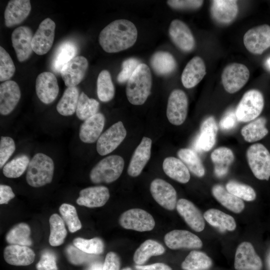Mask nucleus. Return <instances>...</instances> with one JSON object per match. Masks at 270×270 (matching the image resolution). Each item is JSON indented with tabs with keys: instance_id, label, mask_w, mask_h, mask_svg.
Returning a JSON list of instances; mask_svg holds the SVG:
<instances>
[{
	"instance_id": "4c0bfd02",
	"label": "nucleus",
	"mask_w": 270,
	"mask_h": 270,
	"mask_svg": "<svg viewBox=\"0 0 270 270\" xmlns=\"http://www.w3.org/2000/svg\"><path fill=\"white\" fill-rule=\"evenodd\" d=\"M76 48L72 42H66L62 44L56 50L52 60V68L56 72H60L64 66L74 58Z\"/></svg>"
},
{
	"instance_id": "a19ab883",
	"label": "nucleus",
	"mask_w": 270,
	"mask_h": 270,
	"mask_svg": "<svg viewBox=\"0 0 270 270\" xmlns=\"http://www.w3.org/2000/svg\"><path fill=\"white\" fill-rule=\"evenodd\" d=\"M212 266V259L204 252L192 250L182 264L184 270H206Z\"/></svg>"
},
{
	"instance_id": "a211bd4d",
	"label": "nucleus",
	"mask_w": 270,
	"mask_h": 270,
	"mask_svg": "<svg viewBox=\"0 0 270 270\" xmlns=\"http://www.w3.org/2000/svg\"><path fill=\"white\" fill-rule=\"evenodd\" d=\"M36 91L39 100L50 104L56 98L59 92L57 79L54 74L46 72L40 74L36 82Z\"/></svg>"
},
{
	"instance_id": "cd10ccee",
	"label": "nucleus",
	"mask_w": 270,
	"mask_h": 270,
	"mask_svg": "<svg viewBox=\"0 0 270 270\" xmlns=\"http://www.w3.org/2000/svg\"><path fill=\"white\" fill-rule=\"evenodd\" d=\"M105 124V117L101 113L85 120L81 124L79 138L84 143L92 144L98 140L101 135Z\"/></svg>"
},
{
	"instance_id": "f3484780",
	"label": "nucleus",
	"mask_w": 270,
	"mask_h": 270,
	"mask_svg": "<svg viewBox=\"0 0 270 270\" xmlns=\"http://www.w3.org/2000/svg\"><path fill=\"white\" fill-rule=\"evenodd\" d=\"M88 63L87 59L81 56L73 58L62 68L60 74L67 87L76 86L83 80Z\"/></svg>"
},
{
	"instance_id": "393cba45",
	"label": "nucleus",
	"mask_w": 270,
	"mask_h": 270,
	"mask_svg": "<svg viewBox=\"0 0 270 270\" xmlns=\"http://www.w3.org/2000/svg\"><path fill=\"white\" fill-rule=\"evenodd\" d=\"M31 10L28 0H12L8 2L4 10V23L8 28L12 27L23 22Z\"/></svg>"
},
{
	"instance_id": "37998d69",
	"label": "nucleus",
	"mask_w": 270,
	"mask_h": 270,
	"mask_svg": "<svg viewBox=\"0 0 270 270\" xmlns=\"http://www.w3.org/2000/svg\"><path fill=\"white\" fill-rule=\"evenodd\" d=\"M114 93V87L110 72L105 70H102L97 79L98 98L102 102H108L113 98Z\"/></svg>"
},
{
	"instance_id": "5701e85b",
	"label": "nucleus",
	"mask_w": 270,
	"mask_h": 270,
	"mask_svg": "<svg viewBox=\"0 0 270 270\" xmlns=\"http://www.w3.org/2000/svg\"><path fill=\"white\" fill-rule=\"evenodd\" d=\"M218 131L214 118L210 116L206 118L201 124L200 133L194 143L195 148L199 152L210 150L216 144Z\"/></svg>"
},
{
	"instance_id": "ddd939ff",
	"label": "nucleus",
	"mask_w": 270,
	"mask_h": 270,
	"mask_svg": "<svg viewBox=\"0 0 270 270\" xmlns=\"http://www.w3.org/2000/svg\"><path fill=\"white\" fill-rule=\"evenodd\" d=\"M168 34L174 44L182 52H190L194 49V38L184 22L178 19L172 20L169 26Z\"/></svg>"
},
{
	"instance_id": "052dcab7",
	"label": "nucleus",
	"mask_w": 270,
	"mask_h": 270,
	"mask_svg": "<svg viewBox=\"0 0 270 270\" xmlns=\"http://www.w3.org/2000/svg\"><path fill=\"white\" fill-rule=\"evenodd\" d=\"M134 268L136 270H172L170 266L164 263H156L146 266L136 265Z\"/></svg>"
},
{
	"instance_id": "412c9836",
	"label": "nucleus",
	"mask_w": 270,
	"mask_h": 270,
	"mask_svg": "<svg viewBox=\"0 0 270 270\" xmlns=\"http://www.w3.org/2000/svg\"><path fill=\"white\" fill-rule=\"evenodd\" d=\"M176 208L178 213L192 229L197 232L204 230L205 226L204 216L192 202L180 198L177 202Z\"/></svg>"
},
{
	"instance_id": "7ed1b4c3",
	"label": "nucleus",
	"mask_w": 270,
	"mask_h": 270,
	"mask_svg": "<svg viewBox=\"0 0 270 270\" xmlns=\"http://www.w3.org/2000/svg\"><path fill=\"white\" fill-rule=\"evenodd\" d=\"M54 169V163L51 158L43 153H37L30 162L26 180L32 187L44 186L52 182Z\"/></svg>"
},
{
	"instance_id": "423d86ee",
	"label": "nucleus",
	"mask_w": 270,
	"mask_h": 270,
	"mask_svg": "<svg viewBox=\"0 0 270 270\" xmlns=\"http://www.w3.org/2000/svg\"><path fill=\"white\" fill-rule=\"evenodd\" d=\"M249 166L258 180H268L270 177V152L264 146L257 143L250 146L246 150Z\"/></svg>"
},
{
	"instance_id": "6e6d98bb",
	"label": "nucleus",
	"mask_w": 270,
	"mask_h": 270,
	"mask_svg": "<svg viewBox=\"0 0 270 270\" xmlns=\"http://www.w3.org/2000/svg\"><path fill=\"white\" fill-rule=\"evenodd\" d=\"M168 4L176 10H195L201 7L204 1L199 0H169Z\"/></svg>"
},
{
	"instance_id": "0e129e2a",
	"label": "nucleus",
	"mask_w": 270,
	"mask_h": 270,
	"mask_svg": "<svg viewBox=\"0 0 270 270\" xmlns=\"http://www.w3.org/2000/svg\"><path fill=\"white\" fill-rule=\"evenodd\" d=\"M122 270H132L131 268H123Z\"/></svg>"
},
{
	"instance_id": "6e6552de",
	"label": "nucleus",
	"mask_w": 270,
	"mask_h": 270,
	"mask_svg": "<svg viewBox=\"0 0 270 270\" xmlns=\"http://www.w3.org/2000/svg\"><path fill=\"white\" fill-rule=\"evenodd\" d=\"M119 222L124 228L138 232L151 230L155 226L152 216L140 208H132L124 212L121 214Z\"/></svg>"
},
{
	"instance_id": "8fccbe9b",
	"label": "nucleus",
	"mask_w": 270,
	"mask_h": 270,
	"mask_svg": "<svg viewBox=\"0 0 270 270\" xmlns=\"http://www.w3.org/2000/svg\"><path fill=\"white\" fill-rule=\"evenodd\" d=\"M16 68L14 62L8 53L0 46V81L8 80L14 72Z\"/></svg>"
},
{
	"instance_id": "13d9d810",
	"label": "nucleus",
	"mask_w": 270,
	"mask_h": 270,
	"mask_svg": "<svg viewBox=\"0 0 270 270\" xmlns=\"http://www.w3.org/2000/svg\"><path fill=\"white\" fill-rule=\"evenodd\" d=\"M237 120L235 111L230 110L222 118L219 124L222 130H230L235 127Z\"/></svg>"
},
{
	"instance_id": "49530a36",
	"label": "nucleus",
	"mask_w": 270,
	"mask_h": 270,
	"mask_svg": "<svg viewBox=\"0 0 270 270\" xmlns=\"http://www.w3.org/2000/svg\"><path fill=\"white\" fill-rule=\"evenodd\" d=\"M59 212L70 232H74L82 228V224L74 206L68 204H62L59 208Z\"/></svg>"
},
{
	"instance_id": "58836bf2",
	"label": "nucleus",
	"mask_w": 270,
	"mask_h": 270,
	"mask_svg": "<svg viewBox=\"0 0 270 270\" xmlns=\"http://www.w3.org/2000/svg\"><path fill=\"white\" fill-rule=\"evenodd\" d=\"M177 154L180 160L194 174L200 178L204 175V166L194 150L188 148H180Z\"/></svg>"
},
{
	"instance_id": "39448f33",
	"label": "nucleus",
	"mask_w": 270,
	"mask_h": 270,
	"mask_svg": "<svg viewBox=\"0 0 270 270\" xmlns=\"http://www.w3.org/2000/svg\"><path fill=\"white\" fill-rule=\"evenodd\" d=\"M264 106L262 94L257 90H250L242 96L235 110L238 121L249 122L256 119Z\"/></svg>"
},
{
	"instance_id": "9d476101",
	"label": "nucleus",
	"mask_w": 270,
	"mask_h": 270,
	"mask_svg": "<svg viewBox=\"0 0 270 270\" xmlns=\"http://www.w3.org/2000/svg\"><path fill=\"white\" fill-rule=\"evenodd\" d=\"M243 41L248 52L262 54L270 47V26L262 24L248 30L244 34Z\"/></svg>"
},
{
	"instance_id": "bf43d9fd",
	"label": "nucleus",
	"mask_w": 270,
	"mask_h": 270,
	"mask_svg": "<svg viewBox=\"0 0 270 270\" xmlns=\"http://www.w3.org/2000/svg\"><path fill=\"white\" fill-rule=\"evenodd\" d=\"M15 196L10 186L0 184V204H7L8 202Z\"/></svg>"
},
{
	"instance_id": "9b49d317",
	"label": "nucleus",
	"mask_w": 270,
	"mask_h": 270,
	"mask_svg": "<svg viewBox=\"0 0 270 270\" xmlns=\"http://www.w3.org/2000/svg\"><path fill=\"white\" fill-rule=\"evenodd\" d=\"M126 136L121 121L118 122L102 133L96 142V150L100 156L108 154L116 150Z\"/></svg>"
},
{
	"instance_id": "b1692460",
	"label": "nucleus",
	"mask_w": 270,
	"mask_h": 270,
	"mask_svg": "<svg viewBox=\"0 0 270 270\" xmlns=\"http://www.w3.org/2000/svg\"><path fill=\"white\" fill-rule=\"evenodd\" d=\"M108 189L102 186L88 187L82 190L76 203L80 206L93 208L104 206L110 198Z\"/></svg>"
},
{
	"instance_id": "09e8293b",
	"label": "nucleus",
	"mask_w": 270,
	"mask_h": 270,
	"mask_svg": "<svg viewBox=\"0 0 270 270\" xmlns=\"http://www.w3.org/2000/svg\"><path fill=\"white\" fill-rule=\"evenodd\" d=\"M226 188L230 193L246 201H252L256 198V193L252 187L236 181L228 182Z\"/></svg>"
},
{
	"instance_id": "72a5a7b5",
	"label": "nucleus",
	"mask_w": 270,
	"mask_h": 270,
	"mask_svg": "<svg viewBox=\"0 0 270 270\" xmlns=\"http://www.w3.org/2000/svg\"><path fill=\"white\" fill-rule=\"evenodd\" d=\"M204 218L210 224L221 231H233L236 228V222L232 216L217 209L208 210L204 213Z\"/></svg>"
},
{
	"instance_id": "f257e3e1",
	"label": "nucleus",
	"mask_w": 270,
	"mask_h": 270,
	"mask_svg": "<svg viewBox=\"0 0 270 270\" xmlns=\"http://www.w3.org/2000/svg\"><path fill=\"white\" fill-rule=\"evenodd\" d=\"M137 38L135 25L128 20L120 19L112 22L102 30L98 42L105 52L114 53L132 46Z\"/></svg>"
},
{
	"instance_id": "e433bc0d",
	"label": "nucleus",
	"mask_w": 270,
	"mask_h": 270,
	"mask_svg": "<svg viewBox=\"0 0 270 270\" xmlns=\"http://www.w3.org/2000/svg\"><path fill=\"white\" fill-rule=\"evenodd\" d=\"M266 119L260 117L244 126L241 130V134L244 140L246 142H252L264 138L268 132L266 127Z\"/></svg>"
},
{
	"instance_id": "4468645a",
	"label": "nucleus",
	"mask_w": 270,
	"mask_h": 270,
	"mask_svg": "<svg viewBox=\"0 0 270 270\" xmlns=\"http://www.w3.org/2000/svg\"><path fill=\"white\" fill-rule=\"evenodd\" d=\"M234 266L236 270H261L262 262L252 244L244 242L236 250Z\"/></svg>"
},
{
	"instance_id": "864d4df0",
	"label": "nucleus",
	"mask_w": 270,
	"mask_h": 270,
	"mask_svg": "<svg viewBox=\"0 0 270 270\" xmlns=\"http://www.w3.org/2000/svg\"><path fill=\"white\" fill-rule=\"evenodd\" d=\"M141 64L136 58H129L122 63V70L117 76V80L119 83L128 82L138 66Z\"/></svg>"
},
{
	"instance_id": "473e14b6",
	"label": "nucleus",
	"mask_w": 270,
	"mask_h": 270,
	"mask_svg": "<svg viewBox=\"0 0 270 270\" xmlns=\"http://www.w3.org/2000/svg\"><path fill=\"white\" fill-rule=\"evenodd\" d=\"M210 158L214 166L216 174L222 176L227 173L229 166L234 161V156L230 149L222 146L213 150Z\"/></svg>"
},
{
	"instance_id": "c756f323",
	"label": "nucleus",
	"mask_w": 270,
	"mask_h": 270,
	"mask_svg": "<svg viewBox=\"0 0 270 270\" xmlns=\"http://www.w3.org/2000/svg\"><path fill=\"white\" fill-rule=\"evenodd\" d=\"M150 64L154 72L159 76H168L176 70L177 64L174 56L166 51H158L154 54Z\"/></svg>"
},
{
	"instance_id": "aec40b11",
	"label": "nucleus",
	"mask_w": 270,
	"mask_h": 270,
	"mask_svg": "<svg viewBox=\"0 0 270 270\" xmlns=\"http://www.w3.org/2000/svg\"><path fill=\"white\" fill-rule=\"evenodd\" d=\"M21 92L18 84L8 80L0 85V113L6 116L11 113L18 104Z\"/></svg>"
},
{
	"instance_id": "dca6fc26",
	"label": "nucleus",
	"mask_w": 270,
	"mask_h": 270,
	"mask_svg": "<svg viewBox=\"0 0 270 270\" xmlns=\"http://www.w3.org/2000/svg\"><path fill=\"white\" fill-rule=\"evenodd\" d=\"M33 36L32 30L27 26L18 27L12 32L11 40L12 46L19 62L26 60L32 54Z\"/></svg>"
},
{
	"instance_id": "0eeeda50",
	"label": "nucleus",
	"mask_w": 270,
	"mask_h": 270,
	"mask_svg": "<svg viewBox=\"0 0 270 270\" xmlns=\"http://www.w3.org/2000/svg\"><path fill=\"white\" fill-rule=\"evenodd\" d=\"M250 71L244 64L234 62L227 65L222 74V82L224 90L230 94L240 90L248 82Z\"/></svg>"
},
{
	"instance_id": "c9c22d12",
	"label": "nucleus",
	"mask_w": 270,
	"mask_h": 270,
	"mask_svg": "<svg viewBox=\"0 0 270 270\" xmlns=\"http://www.w3.org/2000/svg\"><path fill=\"white\" fill-rule=\"evenodd\" d=\"M165 252L164 247L158 242L148 240L142 243L136 250L134 261L136 265H142L152 256L163 254Z\"/></svg>"
},
{
	"instance_id": "3c124183",
	"label": "nucleus",
	"mask_w": 270,
	"mask_h": 270,
	"mask_svg": "<svg viewBox=\"0 0 270 270\" xmlns=\"http://www.w3.org/2000/svg\"><path fill=\"white\" fill-rule=\"evenodd\" d=\"M68 261L74 265H80L90 261L94 258L93 254L86 253L74 245H69L66 250Z\"/></svg>"
},
{
	"instance_id": "4d7b16f0",
	"label": "nucleus",
	"mask_w": 270,
	"mask_h": 270,
	"mask_svg": "<svg viewBox=\"0 0 270 270\" xmlns=\"http://www.w3.org/2000/svg\"><path fill=\"white\" fill-rule=\"evenodd\" d=\"M120 259L114 252H108L105 258L102 270H120Z\"/></svg>"
},
{
	"instance_id": "bb28decb",
	"label": "nucleus",
	"mask_w": 270,
	"mask_h": 270,
	"mask_svg": "<svg viewBox=\"0 0 270 270\" xmlns=\"http://www.w3.org/2000/svg\"><path fill=\"white\" fill-rule=\"evenodd\" d=\"M206 74V65L200 56L192 58L186 64L181 76L182 82L186 88L196 86Z\"/></svg>"
},
{
	"instance_id": "6ab92c4d",
	"label": "nucleus",
	"mask_w": 270,
	"mask_h": 270,
	"mask_svg": "<svg viewBox=\"0 0 270 270\" xmlns=\"http://www.w3.org/2000/svg\"><path fill=\"white\" fill-rule=\"evenodd\" d=\"M166 246L172 250L180 248L196 249L202 246L201 240L196 234L186 230H173L164 238Z\"/></svg>"
},
{
	"instance_id": "2eb2a0df",
	"label": "nucleus",
	"mask_w": 270,
	"mask_h": 270,
	"mask_svg": "<svg viewBox=\"0 0 270 270\" xmlns=\"http://www.w3.org/2000/svg\"><path fill=\"white\" fill-rule=\"evenodd\" d=\"M150 191L154 200L164 208L172 210L176 205V192L168 182L160 178L153 180Z\"/></svg>"
},
{
	"instance_id": "f704fd0d",
	"label": "nucleus",
	"mask_w": 270,
	"mask_h": 270,
	"mask_svg": "<svg viewBox=\"0 0 270 270\" xmlns=\"http://www.w3.org/2000/svg\"><path fill=\"white\" fill-rule=\"evenodd\" d=\"M79 96L76 86L68 87L57 104L58 112L64 116H72L76 112Z\"/></svg>"
},
{
	"instance_id": "c85d7f7f",
	"label": "nucleus",
	"mask_w": 270,
	"mask_h": 270,
	"mask_svg": "<svg viewBox=\"0 0 270 270\" xmlns=\"http://www.w3.org/2000/svg\"><path fill=\"white\" fill-rule=\"evenodd\" d=\"M4 257L5 261L10 264L26 266L33 262L35 254L28 246L10 244L5 248Z\"/></svg>"
},
{
	"instance_id": "2f4dec72",
	"label": "nucleus",
	"mask_w": 270,
	"mask_h": 270,
	"mask_svg": "<svg viewBox=\"0 0 270 270\" xmlns=\"http://www.w3.org/2000/svg\"><path fill=\"white\" fill-rule=\"evenodd\" d=\"M212 192L220 203L232 212L238 214L244 210V204L242 200L230 193L222 185H214Z\"/></svg>"
},
{
	"instance_id": "603ef678",
	"label": "nucleus",
	"mask_w": 270,
	"mask_h": 270,
	"mask_svg": "<svg viewBox=\"0 0 270 270\" xmlns=\"http://www.w3.org/2000/svg\"><path fill=\"white\" fill-rule=\"evenodd\" d=\"M16 150L14 140L9 136L0 137V168H2L12 156Z\"/></svg>"
},
{
	"instance_id": "7c9ffc66",
	"label": "nucleus",
	"mask_w": 270,
	"mask_h": 270,
	"mask_svg": "<svg viewBox=\"0 0 270 270\" xmlns=\"http://www.w3.org/2000/svg\"><path fill=\"white\" fill-rule=\"evenodd\" d=\"M165 174L171 178L182 184L187 183L190 180V173L184 164L174 157L166 158L162 164Z\"/></svg>"
},
{
	"instance_id": "1a4fd4ad",
	"label": "nucleus",
	"mask_w": 270,
	"mask_h": 270,
	"mask_svg": "<svg viewBox=\"0 0 270 270\" xmlns=\"http://www.w3.org/2000/svg\"><path fill=\"white\" fill-rule=\"evenodd\" d=\"M188 110V98L182 90L175 89L170 94L167 104L166 116L172 124L180 126L185 121Z\"/></svg>"
},
{
	"instance_id": "a18cd8bd",
	"label": "nucleus",
	"mask_w": 270,
	"mask_h": 270,
	"mask_svg": "<svg viewBox=\"0 0 270 270\" xmlns=\"http://www.w3.org/2000/svg\"><path fill=\"white\" fill-rule=\"evenodd\" d=\"M30 162V158L26 155L18 156L4 166L3 174L8 178H18L28 169Z\"/></svg>"
},
{
	"instance_id": "c03bdc74",
	"label": "nucleus",
	"mask_w": 270,
	"mask_h": 270,
	"mask_svg": "<svg viewBox=\"0 0 270 270\" xmlns=\"http://www.w3.org/2000/svg\"><path fill=\"white\" fill-rule=\"evenodd\" d=\"M99 105L96 100L88 98L84 92H82L78 98L76 115L80 120L84 121L98 113Z\"/></svg>"
},
{
	"instance_id": "69168bd1",
	"label": "nucleus",
	"mask_w": 270,
	"mask_h": 270,
	"mask_svg": "<svg viewBox=\"0 0 270 270\" xmlns=\"http://www.w3.org/2000/svg\"><path fill=\"white\" fill-rule=\"evenodd\" d=\"M268 264H269V266H270V254L268 256Z\"/></svg>"
},
{
	"instance_id": "4be33fe9",
	"label": "nucleus",
	"mask_w": 270,
	"mask_h": 270,
	"mask_svg": "<svg viewBox=\"0 0 270 270\" xmlns=\"http://www.w3.org/2000/svg\"><path fill=\"white\" fill-rule=\"evenodd\" d=\"M152 141L150 138L144 136L135 150L129 164L128 173L136 177L139 176L150 157Z\"/></svg>"
},
{
	"instance_id": "680f3d73",
	"label": "nucleus",
	"mask_w": 270,
	"mask_h": 270,
	"mask_svg": "<svg viewBox=\"0 0 270 270\" xmlns=\"http://www.w3.org/2000/svg\"><path fill=\"white\" fill-rule=\"evenodd\" d=\"M103 264L100 261H94L91 262L85 270H102Z\"/></svg>"
},
{
	"instance_id": "f03ea898",
	"label": "nucleus",
	"mask_w": 270,
	"mask_h": 270,
	"mask_svg": "<svg viewBox=\"0 0 270 270\" xmlns=\"http://www.w3.org/2000/svg\"><path fill=\"white\" fill-rule=\"evenodd\" d=\"M152 76L149 67L141 63L127 82L126 95L134 105L144 104L150 94Z\"/></svg>"
},
{
	"instance_id": "e2e57ef3",
	"label": "nucleus",
	"mask_w": 270,
	"mask_h": 270,
	"mask_svg": "<svg viewBox=\"0 0 270 270\" xmlns=\"http://www.w3.org/2000/svg\"><path fill=\"white\" fill-rule=\"evenodd\" d=\"M265 64L268 69L270 70V57L266 60Z\"/></svg>"
},
{
	"instance_id": "a878e982",
	"label": "nucleus",
	"mask_w": 270,
	"mask_h": 270,
	"mask_svg": "<svg viewBox=\"0 0 270 270\" xmlns=\"http://www.w3.org/2000/svg\"><path fill=\"white\" fill-rule=\"evenodd\" d=\"M211 15L213 19L220 24H228L236 18L238 13L236 0H215L212 1Z\"/></svg>"
},
{
	"instance_id": "79ce46f5",
	"label": "nucleus",
	"mask_w": 270,
	"mask_h": 270,
	"mask_svg": "<svg viewBox=\"0 0 270 270\" xmlns=\"http://www.w3.org/2000/svg\"><path fill=\"white\" fill-rule=\"evenodd\" d=\"M50 234L49 243L53 246L62 244L66 236L67 231L65 223L62 217L57 214H52L49 220Z\"/></svg>"
},
{
	"instance_id": "de8ad7c7",
	"label": "nucleus",
	"mask_w": 270,
	"mask_h": 270,
	"mask_svg": "<svg viewBox=\"0 0 270 270\" xmlns=\"http://www.w3.org/2000/svg\"><path fill=\"white\" fill-rule=\"evenodd\" d=\"M73 244L82 252L91 254L102 253L104 248L102 240L98 237L89 240L76 238L74 240Z\"/></svg>"
},
{
	"instance_id": "20e7f679",
	"label": "nucleus",
	"mask_w": 270,
	"mask_h": 270,
	"mask_svg": "<svg viewBox=\"0 0 270 270\" xmlns=\"http://www.w3.org/2000/svg\"><path fill=\"white\" fill-rule=\"evenodd\" d=\"M124 162L118 155L108 156L98 162L90 174V180L94 184L110 183L121 175Z\"/></svg>"
},
{
	"instance_id": "f8f14e48",
	"label": "nucleus",
	"mask_w": 270,
	"mask_h": 270,
	"mask_svg": "<svg viewBox=\"0 0 270 270\" xmlns=\"http://www.w3.org/2000/svg\"><path fill=\"white\" fill-rule=\"evenodd\" d=\"M55 28V22L50 18H46L40 23L32 42L36 54L43 55L49 51L53 44Z\"/></svg>"
},
{
	"instance_id": "5fc2aeb1",
	"label": "nucleus",
	"mask_w": 270,
	"mask_h": 270,
	"mask_svg": "<svg viewBox=\"0 0 270 270\" xmlns=\"http://www.w3.org/2000/svg\"><path fill=\"white\" fill-rule=\"evenodd\" d=\"M56 256L50 250H46L41 254L39 262L36 264L37 270H58Z\"/></svg>"
},
{
	"instance_id": "ea45409f",
	"label": "nucleus",
	"mask_w": 270,
	"mask_h": 270,
	"mask_svg": "<svg viewBox=\"0 0 270 270\" xmlns=\"http://www.w3.org/2000/svg\"><path fill=\"white\" fill-rule=\"evenodd\" d=\"M30 228L26 223H20L12 227L6 234V240L10 244L30 246Z\"/></svg>"
}]
</instances>
